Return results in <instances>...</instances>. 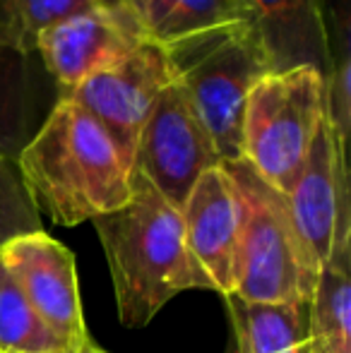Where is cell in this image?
I'll use <instances>...</instances> for the list:
<instances>
[{"instance_id": "cell-7", "label": "cell", "mask_w": 351, "mask_h": 353, "mask_svg": "<svg viewBox=\"0 0 351 353\" xmlns=\"http://www.w3.org/2000/svg\"><path fill=\"white\" fill-rule=\"evenodd\" d=\"M171 82H176V70L166 46L145 39L126 58L61 92L58 99H68L97 118L132 168L142 125Z\"/></svg>"}, {"instance_id": "cell-5", "label": "cell", "mask_w": 351, "mask_h": 353, "mask_svg": "<svg viewBox=\"0 0 351 353\" xmlns=\"http://www.w3.org/2000/svg\"><path fill=\"white\" fill-rule=\"evenodd\" d=\"M328 118L325 77L313 65L265 72L243 111V161L281 195H289Z\"/></svg>"}, {"instance_id": "cell-3", "label": "cell", "mask_w": 351, "mask_h": 353, "mask_svg": "<svg viewBox=\"0 0 351 353\" xmlns=\"http://www.w3.org/2000/svg\"><path fill=\"white\" fill-rule=\"evenodd\" d=\"M224 168L243 202L234 296L255 303H308L320 267L296 231L286 197L243 159Z\"/></svg>"}, {"instance_id": "cell-13", "label": "cell", "mask_w": 351, "mask_h": 353, "mask_svg": "<svg viewBox=\"0 0 351 353\" xmlns=\"http://www.w3.org/2000/svg\"><path fill=\"white\" fill-rule=\"evenodd\" d=\"M310 353H351V241L332 243L308 301Z\"/></svg>"}, {"instance_id": "cell-2", "label": "cell", "mask_w": 351, "mask_h": 353, "mask_svg": "<svg viewBox=\"0 0 351 353\" xmlns=\"http://www.w3.org/2000/svg\"><path fill=\"white\" fill-rule=\"evenodd\" d=\"M123 327L142 330L178 293L210 291L190 260L181 210L132 171V195L121 210L94 219Z\"/></svg>"}, {"instance_id": "cell-21", "label": "cell", "mask_w": 351, "mask_h": 353, "mask_svg": "<svg viewBox=\"0 0 351 353\" xmlns=\"http://www.w3.org/2000/svg\"><path fill=\"white\" fill-rule=\"evenodd\" d=\"M68 353H70V351H68Z\"/></svg>"}, {"instance_id": "cell-20", "label": "cell", "mask_w": 351, "mask_h": 353, "mask_svg": "<svg viewBox=\"0 0 351 353\" xmlns=\"http://www.w3.org/2000/svg\"><path fill=\"white\" fill-rule=\"evenodd\" d=\"M70 353H108V351H103L99 344H94L92 336H89V339H85V341H82V344L72 346Z\"/></svg>"}, {"instance_id": "cell-6", "label": "cell", "mask_w": 351, "mask_h": 353, "mask_svg": "<svg viewBox=\"0 0 351 353\" xmlns=\"http://www.w3.org/2000/svg\"><path fill=\"white\" fill-rule=\"evenodd\" d=\"M214 166H221L214 142L176 79L142 125L132 171L142 173L169 205L181 210L197 178Z\"/></svg>"}, {"instance_id": "cell-18", "label": "cell", "mask_w": 351, "mask_h": 353, "mask_svg": "<svg viewBox=\"0 0 351 353\" xmlns=\"http://www.w3.org/2000/svg\"><path fill=\"white\" fill-rule=\"evenodd\" d=\"M39 231H43V219L24 185L17 161L0 149V250Z\"/></svg>"}, {"instance_id": "cell-12", "label": "cell", "mask_w": 351, "mask_h": 353, "mask_svg": "<svg viewBox=\"0 0 351 353\" xmlns=\"http://www.w3.org/2000/svg\"><path fill=\"white\" fill-rule=\"evenodd\" d=\"M248 24L265 51L270 72L313 65L328 77L325 0H243Z\"/></svg>"}, {"instance_id": "cell-16", "label": "cell", "mask_w": 351, "mask_h": 353, "mask_svg": "<svg viewBox=\"0 0 351 353\" xmlns=\"http://www.w3.org/2000/svg\"><path fill=\"white\" fill-rule=\"evenodd\" d=\"M103 0H0V51L32 56L46 29Z\"/></svg>"}, {"instance_id": "cell-14", "label": "cell", "mask_w": 351, "mask_h": 353, "mask_svg": "<svg viewBox=\"0 0 351 353\" xmlns=\"http://www.w3.org/2000/svg\"><path fill=\"white\" fill-rule=\"evenodd\" d=\"M239 353H310L308 303H255L226 296Z\"/></svg>"}, {"instance_id": "cell-17", "label": "cell", "mask_w": 351, "mask_h": 353, "mask_svg": "<svg viewBox=\"0 0 351 353\" xmlns=\"http://www.w3.org/2000/svg\"><path fill=\"white\" fill-rule=\"evenodd\" d=\"M241 22H248L243 0H181L169 17L150 34V41L174 46L185 39H195Z\"/></svg>"}, {"instance_id": "cell-9", "label": "cell", "mask_w": 351, "mask_h": 353, "mask_svg": "<svg viewBox=\"0 0 351 353\" xmlns=\"http://www.w3.org/2000/svg\"><path fill=\"white\" fill-rule=\"evenodd\" d=\"M145 39L126 0H103L46 29L37 53L61 92H68L126 58Z\"/></svg>"}, {"instance_id": "cell-10", "label": "cell", "mask_w": 351, "mask_h": 353, "mask_svg": "<svg viewBox=\"0 0 351 353\" xmlns=\"http://www.w3.org/2000/svg\"><path fill=\"white\" fill-rule=\"evenodd\" d=\"M0 260L37 315L68 346H77L89 339L75 255L70 248L51 238L46 231H39L5 245L0 250Z\"/></svg>"}, {"instance_id": "cell-8", "label": "cell", "mask_w": 351, "mask_h": 353, "mask_svg": "<svg viewBox=\"0 0 351 353\" xmlns=\"http://www.w3.org/2000/svg\"><path fill=\"white\" fill-rule=\"evenodd\" d=\"M347 144L325 118L294 188L284 195L296 231L318 267L328 260L332 243L351 241Z\"/></svg>"}, {"instance_id": "cell-19", "label": "cell", "mask_w": 351, "mask_h": 353, "mask_svg": "<svg viewBox=\"0 0 351 353\" xmlns=\"http://www.w3.org/2000/svg\"><path fill=\"white\" fill-rule=\"evenodd\" d=\"M126 3L130 5L132 14H135V19L140 22L142 32L150 39V34L169 17V12L181 0H126Z\"/></svg>"}, {"instance_id": "cell-15", "label": "cell", "mask_w": 351, "mask_h": 353, "mask_svg": "<svg viewBox=\"0 0 351 353\" xmlns=\"http://www.w3.org/2000/svg\"><path fill=\"white\" fill-rule=\"evenodd\" d=\"M70 349L37 315L0 260V353H68Z\"/></svg>"}, {"instance_id": "cell-4", "label": "cell", "mask_w": 351, "mask_h": 353, "mask_svg": "<svg viewBox=\"0 0 351 353\" xmlns=\"http://www.w3.org/2000/svg\"><path fill=\"white\" fill-rule=\"evenodd\" d=\"M176 79L207 128L221 163L243 159V111L253 84L270 72L248 22L166 46Z\"/></svg>"}, {"instance_id": "cell-11", "label": "cell", "mask_w": 351, "mask_h": 353, "mask_svg": "<svg viewBox=\"0 0 351 353\" xmlns=\"http://www.w3.org/2000/svg\"><path fill=\"white\" fill-rule=\"evenodd\" d=\"M190 260L210 291L234 296L243 202L234 178L221 166L205 171L181 207Z\"/></svg>"}, {"instance_id": "cell-1", "label": "cell", "mask_w": 351, "mask_h": 353, "mask_svg": "<svg viewBox=\"0 0 351 353\" xmlns=\"http://www.w3.org/2000/svg\"><path fill=\"white\" fill-rule=\"evenodd\" d=\"M17 168L39 214L80 226L116 212L132 195V168L103 125L82 106L58 99L22 147Z\"/></svg>"}]
</instances>
